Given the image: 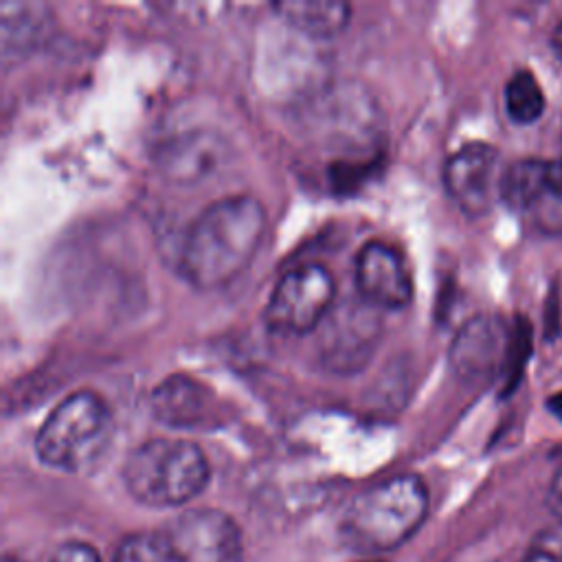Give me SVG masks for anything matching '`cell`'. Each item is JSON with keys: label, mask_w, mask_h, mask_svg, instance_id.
Here are the masks:
<instances>
[{"label": "cell", "mask_w": 562, "mask_h": 562, "mask_svg": "<svg viewBox=\"0 0 562 562\" xmlns=\"http://www.w3.org/2000/svg\"><path fill=\"white\" fill-rule=\"evenodd\" d=\"M266 211L239 193L211 202L189 226L180 248V274L198 290L231 283L255 257L263 237Z\"/></svg>", "instance_id": "obj_1"}, {"label": "cell", "mask_w": 562, "mask_h": 562, "mask_svg": "<svg viewBox=\"0 0 562 562\" xmlns=\"http://www.w3.org/2000/svg\"><path fill=\"white\" fill-rule=\"evenodd\" d=\"M428 487L417 474H397L360 492L345 509L338 536L353 553L402 547L428 516Z\"/></svg>", "instance_id": "obj_2"}, {"label": "cell", "mask_w": 562, "mask_h": 562, "mask_svg": "<svg viewBox=\"0 0 562 562\" xmlns=\"http://www.w3.org/2000/svg\"><path fill=\"white\" fill-rule=\"evenodd\" d=\"M121 476L130 496L140 505L171 509L204 492L211 468L198 443L151 437L127 454Z\"/></svg>", "instance_id": "obj_3"}, {"label": "cell", "mask_w": 562, "mask_h": 562, "mask_svg": "<svg viewBox=\"0 0 562 562\" xmlns=\"http://www.w3.org/2000/svg\"><path fill=\"white\" fill-rule=\"evenodd\" d=\"M112 413L103 397L81 389L64 397L35 435L37 459L61 472L90 470L112 441Z\"/></svg>", "instance_id": "obj_4"}, {"label": "cell", "mask_w": 562, "mask_h": 562, "mask_svg": "<svg viewBox=\"0 0 562 562\" xmlns=\"http://www.w3.org/2000/svg\"><path fill=\"white\" fill-rule=\"evenodd\" d=\"M336 283L321 263H303L288 270L270 292L263 321L272 331L301 336L325 318L334 305Z\"/></svg>", "instance_id": "obj_5"}, {"label": "cell", "mask_w": 562, "mask_h": 562, "mask_svg": "<svg viewBox=\"0 0 562 562\" xmlns=\"http://www.w3.org/2000/svg\"><path fill=\"white\" fill-rule=\"evenodd\" d=\"M182 562H241L244 536L239 525L222 509H184L160 527Z\"/></svg>", "instance_id": "obj_6"}, {"label": "cell", "mask_w": 562, "mask_h": 562, "mask_svg": "<svg viewBox=\"0 0 562 562\" xmlns=\"http://www.w3.org/2000/svg\"><path fill=\"white\" fill-rule=\"evenodd\" d=\"M501 176L498 149L481 140L461 145L443 165V187L470 217H481L492 209L498 198Z\"/></svg>", "instance_id": "obj_7"}, {"label": "cell", "mask_w": 562, "mask_h": 562, "mask_svg": "<svg viewBox=\"0 0 562 562\" xmlns=\"http://www.w3.org/2000/svg\"><path fill=\"white\" fill-rule=\"evenodd\" d=\"M514 334L507 323L492 314H479L463 323L450 345V367L463 382H487L512 358Z\"/></svg>", "instance_id": "obj_8"}, {"label": "cell", "mask_w": 562, "mask_h": 562, "mask_svg": "<svg viewBox=\"0 0 562 562\" xmlns=\"http://www.w3.org/2000/svg\"><path fill=\"white\" fill-rule=\"evenodd\" d=\"M356 288L360 296L382 310H400L413 296V281L397 248L373 239L356 252Z\"/></svg>", "instance_id": "obj_9"}, {"label": "cell", "mask_w": 562, "mask_h": 562, "mask_svg": "<svg viewBox=\"0 0 562 562\" xmlns=\"http://www.w3.org/2000/svg\"><path fill=\"white\" fill-rule=\"evenodd\" d=\"M151 413L173 428H209L217 419L220 404L206 384L176 373L154 389Z\"/></svg>", "instance_id": "obj_10"}, {"label": "cell", "mask_w": 562, "mask_h": 562, "mask_svg": "<svg viewBox=\"0 0 562 562\" xmlns=\"http://www.w3.org/2000/svg\"><path fill=\"white\" fill-rule=\"evenodd\" d=\"M562 189V162L553 158H522L503 169L498 200L512 211L536 213Z\"/></svg>", "instance_id": "obj_11"}, {"label": "cell", "mask_w": 562, "mask_h": 562, "mask_svg": "<svg viewBox=\"0 0 562 562\" xmlns=\"http://www.w3.org/2000/svg\"><path fill=\"white\" fill-rule=\"evenodd\" d=\"M272 9L290 26L310 37H334L351 18V7L338 0H281Z\"/></svg>", "instance_id": "obj_12"}, {"label": "cell", "mask_w": 562, "mask_h": 562, "mask_svg": "<svg viewBox=\"0 0 562 562\" xmlns=\"http://www.w3.org/2000/svg\"><path fill=\"white\" fill-rule=\"evenodd\" d=\"M44 4L26 2H2V48L4 55L15 50H26L33 46L42 33Z\"/></svg>", "instance_id": "obj_13"}, {"label": "cell", "mask_w": 562, "mask_h": 562, "mask_svg": "<svg viewBox=\"0 0 562 562\" xmlns=\"http://www.w3.org/2000/svg\"><path fill=\"white\" fill-rule=\"evenodd\" d=\"M503 103L507 116L518 125L536 123L547 105L544 92L529 70H516L507 79L503 88Z\"/></svg>", "instance_id": "obj_14"}, {"label": "cell", "mask_w": 562, "mask_h": 562, "mask_svg": "<svg viewBox=\"0 0 562 562\" xmlns=\"http://www.w3.org/2000/svg\"><path fill=\"white\" fill-rule=\"evenodd\" d=\"M112 562H182L169 540L156 531H138L123 538Z\"/></svg>", "instance_id": "obj_15"}, {"label": "cell", "mask_w": 562, "mask_h": 562, "mask_svg": "<svg viewBox=\"0 0 562 562\" xmlns=\"http://www.w3.org/2000/svg\"><path fill=\"white\" fill-rule=\"evenodd\" d=\"M522 562H562V520L547 525L531 538Z\"/></svg>", "instance_id": "obj_16"}, {"label": "cell", "mask_w": 562, "mask_h": 562, "mask_svg": "<svg viewBox=\"0 0 562 562\" xmlns=\"http://www.w3.org/2000/svg\"><path fill=\"white\" fill-rule=\"evenodd\" d=\"M536 226L549 235V237H558L562 239V189L549 200L544 202L536 213Z\"/></svg>", "instance_id": "obj_17"}, {"label": "cell", "mask_w": 562, "mask_h": 562, "mask_svg": "<svg viewBox=\"0 0 562 562\" xmlns=\"http://www.w3.org/2000/svg\"><path fill=\"white\" fill-rule=\"evenodd\" d=\"M50 562H101V555L88 542L68 540L55 549Z\"/></svg>", "instance_id": "obj_18"}, {"label": "cell", "mask_w": 562, "mask_h": 562, "mask_svg": "<svg viewBox=\"0 0 562 562\" xmlns=\"http://www.w3.org/2000/svg\"><path fill=\"white\" fill-rule=\"evenodd\" d=\"M547 505H549L551 514L558 520H562V468L551 479V485H549V492H547Z\"/></svg>", "instance_id": "obj_19"}, {"label": "cell", "mask_w": 562, "mask_h": 562, "mask_svg": "<svg viewBox=\"0 0 562 562\" xmlns=\"http://www.w3.org/2000/svg\"><path fill=\"white\" fill-rule=\"evenodd\" d=\"M544 404H547V411H549L555 419H560V422H562V391H558V393L549 395Z\"/></svg>", "instance_id": "obj_20"}, {"label": "cell", "mask_w": 562, "mask_h": 562, "mask_svg": "<svg viewBox=\"0 0 562 562\" xmlns=\"http://www.w3.org/2000/svg\"><path fill=\"white\" fill-rule=\"evenodd\" d=\"M551 48H553L555 57L562 61V18L558 20V24L551 31Z\"/></svg>", "instance_id": "obj_21"}, {"label": "cell", "mask_w": 562, "mask_h": 562, "mask_svg": "<svg viewBox=\"0 0 562 562\" xmlns=\"http://www.w3.org/2000/svg\"><path fill=\"white\" fill-rule=\"evenodd\" d=\"M2 562H22V560H18V558H11V555H7Z\"/></svg>", "instance_id": "obj_22"}]
</instances>
